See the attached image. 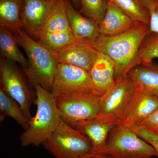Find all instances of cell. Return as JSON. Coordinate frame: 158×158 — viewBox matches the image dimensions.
<instances>
[{"instance_id":"19","label":"cell","mask_w":158,"mask_h":158,"mask_svg":"<svg viewBox=\"0 0 158 158\" xmlns=\"http://www.w3.org/2000/svg\"><path fill=\"white\" fill-rule=\"evenodd\" d=\"M67 0H56L48 14L40 33L72 32L67 14Z\"/></svg>"},{"instance_id":"15","label":"cell","mask_w":158,"mask_h":158,"mask_svg":"<svg viewBox=\"0 0 158 158\" xmlns=\"http://www.w3.org/2000/svg\"><path fill=\"white\" fill-rule=\"evenodd\" d=\"M67 11L72 32L77 39L96 42L99 37V25L77 11L67 1Z\"/></svg>"},{"instance_id":"27","label":"cell","mask_w":158,"mask_h":158,"mask_svg":"<svg viewBox=\"0 0 158 158\" xmlns=\"http://www.w3.org/2000/svg\"><path fill=\"white\" fill-rule=\"evenodd\" d=\"M149 15V34H158V0L148 9Z\"/></svg>"},{"instance_id":"17","label":"cell","mask_w":158,"mask_h":158,"mask_svg":"<svg viewBox=\"0 0 158 158\" xmlns=\"http://www.w3.org/2000/svg\"><path fill=\"white\" fill-rule=\"evenodd\" d=\"M116 125L102 121L95 117L79 123L74 128L88 137L92 145L90 152L94 153L104 146L110 132Z\"/></svg>"},{"instance_id":"14","label":"cell","mask_w":158,"mask_h":158,"mask_svg":"<svg viewBox=\"0 0 158 158\" xmlns=\"http://www.w3.org/2000/svg\"><path fill=\"white\" fill-rule=\"evenodd\" d=\"M95 93L101 96L115 81L114 63L106 55L99 52L90 71Z\"/></svg>"},{"instance_id":"30","label":"cell","mask_w":158,"mask_h":158,"mask_svg":"<svg viewBox=\"0 0 158 158\" xmlns=\"http://www.w3.org/2000/svg\"><path fill=\"white\" fill-rule=\"evenodd\" d=\"M79 158H110L106 156L98 154L93 153L89 152L85 154L80 156Z\"/></svg>"},{"instance_id":"29","label":"cell","mask_w":158,"mask_h":158,"mask_svg":"<svg viewBox=\"0 0 158 158\" xmlns=\"http://www.w3.org/2000/svg\"><path fill=\"white\" fill-rule=\"evenodd\" d=\"M138 5L148 11V9L156 0H134Z\"/></svg>"},{"instance_id":"4","label":"cell","mask_w":158,"mask_h":158,"mask_svg":"<svg viewBox=\"0 0 158 158\" xmlns=\"http://www.w3.org/2000/svg\"><path fill=\"white\" fill-rule=\"evenodd\" d=\"M93 153L110 158H151L157 156L152 145L122 123L111 130L104 146Z\"/></svg>"},{"instance_id":"1","label":"cell","mask_w":158,"mask_h":158,"mask_svg":"<svg viewBox=\"0 0 158 158\" xmlns=\"http://www.w3.org/2000/svg\"><path fill=\"white\" fill-rule=\"evenodd\" d=\"M149 33V25L138 23L128 31L115 36L100 35L95 42V47L98 52L106 55L113 61L115 80L127 75L135 67L138 51Z\"/></svg>"},{"instance_id":"18","label":"cell","mask_w":158,"mask_h":158,"mask_svg":"<svg viewBox=\"0 0 158 158\" xmlns=\"http://www.w3.org/2000/svg\"><path fill=\"white\" fill-rule=\"evenodd\" d=\"M24 0H0V26L14 33L23 30L21 14Z\"/></svg>"},{"instance_id":"21","label":"cell","mask_w":158,"mask_h":158,"mask_svg":"<svg viewBox=\"0 0 158 158\" xmlns=\"http://www.w3.org/2000/svg\"><path fill=\"white\" fill-rule=\"evenodd\" d=\"M6 116L13 118L25 130L29 127L30 120L19 105L1 88L0 89V119L2 121Z\"/></svg>"},{"instance_id":"8","label":"cell","mask_w":158,"mask_h":158,"mask_svg":"<svg viewBox=\"0 0 158 158\" xmlns=\"http://www.w3.org/2000/svg\"><path fill=\"white\" fill-rule=\"evenodd\" d=\"M1 88L14 99L29 120L32 118L31 106L36 99L15 62L2 58L0 61Z\"/></svg>"},{"instance_id":"25","label":"cell","mask_w":158,"mask_h":158,"mask_svg":"<svg viewBox=\"0 0 158 158\" xmlns=\"http://www.w3.org/2000/svg\"><path fill=\"white\" fill-rule=\"evenodd\" d=\"M80 13L99 25L106 11V0H80Z\"/></svg>"},{"instance_id":"9","label":"cell","mask_w":158,"mask_h":158,"mask_svg":"<svg viewBox=\"0 0 158 158\" xmlns=\"http://www.w3.org/2000/svg\"><path fill=\"white\" fill-rule=\"evenodd\" d=\"M51 92L55 97L69 92L96 94L89 72L63 63H59L57 65Z\"/></svg>"},{"instance_id":"28","label":"cell","mask_w":158,"mask_h":158,"mask_svg":"<svg viewBox=\"0 0 158 158\" xmlns=\"http://www.w3.org/2000/svg\"><path fill=\"white\" fill-rule=\"evenodd\" d=\"M140 124L151 132L158 135V110Z\"/></svg>"},{"instance_id":"12","label":"cell","mask_w":158,"mask_h":158,"mask_svg":"<svg viewBox=\"0 0 158 158\" xmlns=\"http://www.w3.org/2000/svg\"><path fill=\"white\" fill-rule=\"evenodd\" d=\"M158 110L157 98L135 90L130 100L122 123L125 125L140 124Z\"/></svg>"},{"instance_id":"5","label":"cell","mask_w":158,"mask_h":158,"mask_svg":"<svg viewBox=\"0 0 158 158\" xmlns=\"http://www.w3.org/2000/svg\"><path fill=\"white\" fill-rule=\"evenodd\" d=\"M135 91V85L128 75L116 79L113 85L100 97V112L95 117L108 123H121Z\"/></svg>"},{"instance_id":"31","label":"cell","mask_w":158,"mask_h":158,"mask_svg":"<svg viewBox=\"0 0 158 158\" xmlns=\"http://www.w3.org/2000/svg\"><path fill=\"white\" fill-rule=\"evenodd\" d=\"M73 6L78 7L80 5V0H71Z\"/></svg>"},{"instance_id":"3","label":"cell","mask_w":158,"mask_h":158,"mask_svg":"<svg viewBox=\"0 0 158 158\" xmlns=\"http://www.w3.org/2000/svg\"><path fill=\"white\" fill-rule=\"evenodd\" d=\"M14 34L19 44L27 57L28 66L23 70L29 81L33 86L37 84L51 92L59 64L53 53L23 30Z\"/></svg>"},{"instance_id":"26","label":"cell","mask_w":158,"mask_h":158,"mask_svg":"<svg viewBox=\"0 0 158 158\" xmlns=\"http://www.w3.org/2000/svg\"><path fill=\"white\" fill-rule=\"evenodd\" d=\"M127 125L130 126L140 138L154 148L157 154V157L158 158V135L151 132L140 124H132Z\"/></svg>"},{"instance_id":"16","label":"cell","mask_w":158,"mask_h":158,"mask_svg":"<svg viewBox=\"0 0 158 158\" xmlns=\"http://www.w3.org/2000/svg\"><path fill=\"white\" fill-rule=\"evenodd\" d=\"M136 91L158 99V66L153 64L135 67L129 72Z\"/></svg>"},{"instance_id":"7","label":"cell","mask_w":158,"mask_h":158,"mask_svg":"<svg viewBox=\"0 0 158 158\" xmlns=\"http://www.w3.org/2000/svg\"><path fill=\"white\" fill-rule=\"evenodd\" d=\"M100 97L93 93L69 92L55 98L61 119L75 128L79 123L92 119L98 115Z\"/></svg>"},{"instance_id":"11","label":"cell","mask_w":158,"mask_h":158,"mask_svg":"<svg viewBox=\"0 0 158 158\" xmlns=\"http://www.w3.org/2000/svg\"><path fill=\"white\" fill-rule=\"evenodd\" d=\"M56 0H24L21 14L23 31L37 39Z\"/></svg>"},{"instance_id":"23","label":"cell","mask_w":158,"mask_h":158,"mask_svg":"<svg viewBox=\"0 0 158 158\" xmlns=\"http://www.w3.org/2000/svg\"><path fill=\"white\" fill-rule=\"evenodd\" d=\"M155 58H158V34L149 33L139 49L134 66L152 65Z\"/></svg>"},{"instance_id":"10","label":"cell","mask_w":158,"mask_h":158,"mask_svg":"<svg viewBox=\"0 0 158 158\" xmlns=\"http://www.w3.org/2000/svg\"><path fill=\"white\" fill-rule=\"evenodd\" d=\"M98 53L95 42L78 40L53 53L59 63L73 65L90 72Z\"/></svg>"},{"instance_id":"13","label":"cell","mask_w":158,"mask_h":158,"mask_svg":"<svg viewBox=\"0 0 158 158\" xmlns=\"http://www.w3.org/2000/svg\"><path fill=\"white\" fill-rule=\"evenodd\" d=\"M107 7L103 19L99 25L100 34L112 37L121 34L131 28L138 23L112 2L107 1Z\"/></svg>"},{"instance_id":"24","label":"cell","mask_w":158,"mask_h":158,"mask_svg":"<svg viewBox=\"0 0 158 158\" xmlns=\"http://www.w3.org/2000/svg\"><path fill=\"white\" fill-rule=\"evenodd\" d=\"M118 6L122 11L136 22L149 25V15L148 10L138 5L134 0H106Z\"/></svg>"},{"instance_id":"22","label":"cell","mask_w":158,"mask_h":158,"mask_svg":"<svg viewBox=\"0 0 158 158\" xmlns=\"http://www.w3.org/2000/svg\"><path fill=\"white\" fill-rule=\"evenodd\" d=\"M37 41L53 53L56 52L71 44L77 41L72 32H42L39 34Z\"/></svg>"},{"instance_id":"20","label":"cell","mask_w":158,"mask_h":158,"mask_svg":"<svg viewBox=\"0 0 158 158\" xmlns=\"http://www.w3.org/2000/svg\"><path fill=\"white\" fill-rule=\"evenodd\" d=\"M18 43L15 35L9 30L0 27V51L2 58L17 62L23 67L28 66L27 59L18 47Z\"/></svg>"},{"instance_id":"6","label":"cell","mask_w":158,"mask_h":158,"mask_svg":"<svg viewBox=\"0 0 158 158\" xmlns=\"http://www.w3.org/2000/svg\"><path fill=\"white\" fill-rule=\"evenodd\" d=\"M42 145L55 158H79L92 148L88 137L62 120Z\"/></svg>"},{"instance_id":"2","label":"cell","mask_w":158,"mask_h":158,"mask_svg":"<svg viewBox=\"0 0 158 158\" xmlns=\"http://www.w3.org/2000/svg\"><path fill=\"white\" fill-rule=\"evenodd\" d=\"M36 90V115L30 120L29 127L20 136L23 147L38 146L54 132L62 121L55 97L40 85H34Z\"/></svg>"}]
</instances>
